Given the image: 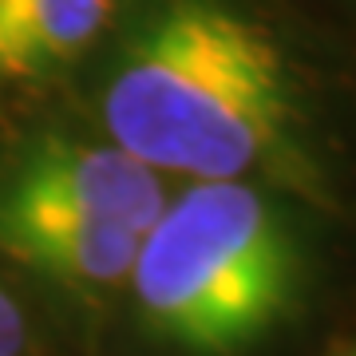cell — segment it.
<instances>
[{
	"label": "cell",
	"instance_id": "cell-1",
	"mask_svg": "<svg viewBox=\"0 0 356 356\" xmlns=\"http://www.w3.org/2000/svg\"><path fill=\"white\" fill-rule=\"evenodd\" d=\"M99 119L163 178L317 191L297 76L277 36L229 0H147L103 64Z\"/></svg>",
	"mask_w": 356,
	"mask_h": 356
},
{
	"label": "cell",
	"instance_id": "cell-2",
	"mask_svg": "<svg viewBox=\"0 0 356 356\" xmlns=\"http://www.w3.org/2000/svg\"><path fill=\"white\" fill-rule=\"evenodd\" d=\"M317 242L266 182H191L143 234L123 305L159 356H261L305 317Z\"/></svg>",
	"mask_w": 356,
	"mask_h": 356
},
{
	"label": "cell",
	"instance_id": "cell-3",
	"mask_svg": "<svg viewBox=\"0 0 356 356\" xmlns=\"http://www.w3.org/2000/svg\"><path fill=\"white\" fill-rule=\"evenodd\" d=\"M143 234L0 194V257L60 297L88 329L119 313Z\"/></svg>",
	"mask_w": 356,
	"mask_h": 356
},
{
	"label": "cell",
	"instance_id": "cell-4",
	"mask_svg": "<svg viewBox=\"0 0 356 356\" xmlns=\"http://www.w3.org/2000/svg\"><path fill=\"white\" fill-rule=\"evenodd\" d=\"M0 194L147 234L170 202V182L111 139L36 131L0 163Z\"/></svg>",
	"mask_w": 356,
	"mask_h": 356
},
{
	"label": "cell",
	"instance_id": "cell-5",
	"mask_svg": "<svg viewBox=\"0 0 356 356\" xmlns=\"http://www.w3.org/2000/svg\"><path fill=\"white\" fill-rule=\"evenodd\" d=\"M119 0H0V88L76 64L107 36Z\"/></svg>",
	"mask_w": 356,
	"mask_h": 356
},
{
	"label": "cell",
	"instance_id": "cell-6",
	"mask_svg": "<svg viewBox=\"0 0 356 356\" xmlns=\"http://www.w3.org/2000/svg\"><path fill=\"white\" fill-rule=\"evenodd\" d=\"M36 353V329L28 321L24 305L16 301L8 285H0V356H32Z\"/></svg>",
	"mask_w": 356,
	"mask_h": 356
},
{
	"label": "cell",
	"instance_id": "cell-7",
	"mask_svg": "<svg viewBox=\"0 0 356 356\" xmlns=\"http://www.w3.org/2000/svg\"><path fill=\"white\" fill-rule=\"evenodd\" d=\"M337 356H356V348H344V353H337Z\"/></svg>",
	"mask_w": 356,
	"mask_h": 356
}]
</instances>
